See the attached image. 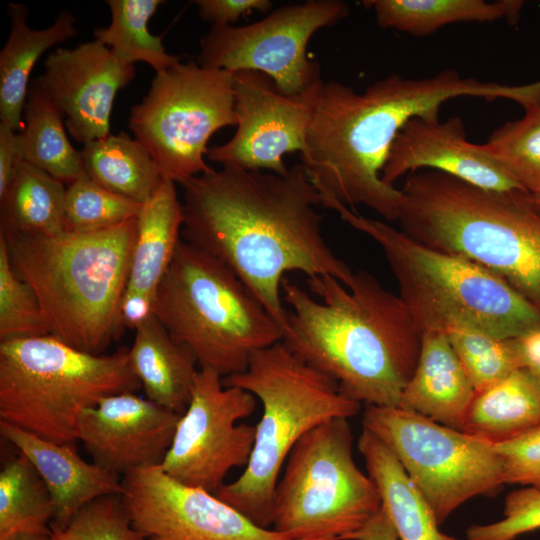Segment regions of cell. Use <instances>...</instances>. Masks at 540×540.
<instances>
[{"label":"cell","mask_w":540,"mask_h":540,"mask_svg":"<svg viewBox=\"0 0 540 540\" xmlns=\"http://www.w3.org/2000/svg\"><path fill=\"white\" fill-rule=\"evenodd\" d=\"M183 240L228 266L282 330L289 312L284 275H330L347 285L353 271L327 244L319 194L302 164L284 174L222 166L182 184Z\"/></svg>","instance_id":"6da1fadb"},{"label":"cell","mask_w":540,"mask_h":540,"mask_svg":"<svg viewBox=\"0 0 540 540\" xmlns=\"http://www.w3.org/2000/svg\"><path fill=\"white\" fill-rule=\"evenodd\" d=\"M464 96L504 98L527 108L540 98V89L536 83L463 78L454 69L424 79L390 74L361 93L338 81L323 82L301 152L321 205L353 212L364 205L397 221L401 190L381 177L395 137L410 119L439 118L442 104Z\"/></svg>","instance_id":"7a4b0ae2"},{"label":"cell","mask_w":540,"mask_h":540,"mask_svg":"<svg viewBox=\"0 0 540 540\" xmlns=\"http://www.w3.org/2000/svg\"><path fill=\"white\" fill-rule=\"evenodd\" d=\"M313 298L283 280L291 308L281 342L333 379L350 399L396 407L417 366L422 331L399 297L365 270L345 285L330 275L308 279Z\"/></svg>","instance_id":"3957f363"},{"label":"cell","mask_w":540,"mask_h":540,"mask_svg":"<svg viewBox=\"0 0 540 540\" xmlns=\"http://www.w3.org/2000/svg\"><path fill=\"white\" fill-rule=\"evenodd\" d=\"M400 190L405 234L480 265L540 312V214L528 192L484 190L430 169L409 174Z\"/></svg>","instance_id":"277c9868"},{"label":"cell","mask_w":540,"mask_h":540,"mask_svg":"<svg viewBox=\"0 0 540 540\" xmlns=\"http://www.w3.org/2000/svg\"><path fill=\"white\" fill-rule=\"evenodd\" d=\"M136 218L94 232L0 234L16 275L37 296L50 334L79 350L101 354L123 328Z\"/></svg>","instance_id":"5b68a950"},{"label":"cell","mask_w":540,"mask_h":540,"mask_svg":"<svg viewBox=\"0 0 540 540\" xmlns=\"http://www.w3.org/2000/svg\"><path fill=\"white\" fill-rule=\"evenodd\" d=\"M222 382L252 393L263 411L248 464L215 495L256 525L271 528L275 487L295 444L327 420L355 416L361 403L345 396L333 379L281 341L255 352L245 371Z\"/></svg>","instance_id":"8992f818"},{"label":"cell","mask_w":540,"mask_h":540,"mask_svg":"<svg viewBox=\"0 0 540 540\" xmlns=\"http://www.w3.org/2000/svg\"><path fill=\"white\" fill-rule=\"evenodd\" d=\"M336 212L382 249L399 297L422 332L468 327L507 339L540 330V312L480 265L430 248L385 221L342 206Z\"/></svg>","instance_id":"52a82bcc"},{"label":"cell","mask_w":540,"mask_h":540,"mask_svg":"<svg viewBox=\"0 0 540 540\" xmlns=\"http://www.w3.org/2000/svg\"><path fill=\"white\" fill-rule=\"evenodd\" d=\"M154 316L222 377L245 371L251 356L282 340L264 305L223 262L181 240L154 299Z\"/></svg>","instance_id":"ba28073f"},{"label":"cell","mask_w":540,"mask_h":540,"mask_svg":"<svg viewBox=\"0 0 540 540\" xmlns=\"http://www.w3.org/2000/svg\"><path fill=\"white\" fill-rule=\"evenodd\" d=\"M139 388L126 348L92 354L52 335L0 341V421L43 439L74 444L83 410Z\"/></svg>","instance_id":"9c48e42d"},{"label":"cell","mask_w":540,"mask_h":540,"mask_svg":"<svg viewBox=\"0 0 540 540\" xmlns=\"http://www.w3.org/2000/svg\"><path fill=\"white\" fill-rule=\"evenodd\" d=\"M348 419L327 420L295 444L276 484L271 529L292 540H349L381 509L353 458Z\"/></svg>","instance_id":"30bf717a"},{"label":"cell","mask_w":540,"mask_h":540,"mask_svg":"<svg viewBox=\"0 0 540 540\" xmlns=\"http://www.w3.org/2000/svg\"><path fill=\"white\" fill-rule=\"evenodd\" d=\"M233 72L190 60L156 73L147 94L130 108L128 125L162 175L175 183L212 167L204 160L210 137L236 126Z\"/></svg>","instance_id":"8fae6325"},{"label":"cell","mask_w":540,"mask_h":540,"mask_svg":"<svg viewBox=\"0 0 540 540\" xmlns=\"http://www.w3.org/2000/svg\"><path fill=\"white\" fill-rule=\"evenodd\" d=\"M363 428L395 455L442 524L469 499L505 484L494 444L401 407L366 405Z\"/></svg>","instance_id":"7c38bea8"},{"label":"cell","mask_w":540,"mask_h":540,"mask_svg":"<svg viewBox=\"0 0 540 540\" xmlns=\"http://www.w3.org/2000/svg\"><path fill=\"white\" fill-rule=\"evenodd\" d=\"M350 12L341 0H307L282 6L244 26H211L196 62L206 68L252 70L270 77L280 91L296 95L320 80L318 62L307 55L312 36Z\"/></svg>","instance_id":"4fadbf2b"},{"label":"cell","mask_w":540,"mask_h":540,"mask_svg":"<svg viewBox=\"0 0 540 540\" xmlns=\"http://www.w3.org/2000/svg\"><path fill=\"white\" fill-rule=\"evenodd\" d=\"M211 368H199L185 412L161 468L191 487L211 493L229 471L246 466L255 442V425L237 424L256 408V397L236 386H224Z\"/></svg>","instance_id":"5bb4252c"},{"label":"cell","mask_w":540,"mask_h":540,"mask_svg":"<svg viewBox=\"0 0 540 540\" xmlns=\"http://www.w3.org/2000/svg\"><path fill=\"white\" fill-rule=\"evenodd\" d=\"M120 497L145 540H292L256 525L214 493L179 482L160 465L124 475Z\"/></svg>","instance_id":"9a60e30c"},{"label":"cell","mask_w":540,"mask_h":540,"mask_svg":"<svg viewBox=\"0 0 540 540\" xmlns=\"http://www.w3.org/2000/svg\"><path fill=\"white\" fill-rule=\"evenodd\" d=\"M322 85L320 79L287 95L263 73L233 72L237 128L229 141L210 147L207 158L222 166L286 173L283 157L303 151Z\"/></svg>","instance_id":"2e32d148"},{"label":"cell","mask_w":540,"mask_h":540,"mask_svg":"<svg viewBox=\"0 0 540 540\" xmlns=\"http://www.w3.org/2000/svg\"><path fill=\"white\" fill-rule=\"evenodd\" d=\"M135 72L134 64L95 39L74 48H56L33 82L63 114L71 137L84 145L110 135L114 100Z\"/></svg>","instance_id":"e0dca14e"},{"label":"cell","mask_w":540,"mask_h":540,"mask_svg":"<svg viewBox=\"0 0 540 540\" xmlns=\"http://www.w3.org/2000/svg\"><path fill=\"white\" fill-rule=\"evenodd\" d=\"M180 416L135 392L113 394L81 412L77 440L94 463L123 477L161 465Z\"/></svg>","instance_id":"ac0fdd59"},{"label":"cell","mask_w":540,"mask_h":540,"mask_svg":"<svg viewBox=\"0 0 540 540\" xmlns=\"http://www.w3.org/2000/svg\"><path fill=\"white\" fill-rule=\"evenodd\" d=\"M430 169L484 190L527 192L486 150L468 141L462 119L415 117L399 131L381 177L388 184L405 174ZM529 193V192H528Z\"/></svg>","instance_id":"d6986e66"},{"label":"cell","mask_w":540,"mask_h":540,"mask_svg":"<svg viewBox=\"0 0 540 540\" xmlns=\"http://www.w3.org/2000/svg\"><path fill=\"white\" fill-rule=\"evenodd\" d=\"M0 433L29 459L44 481L55 506L51 523L64 526L90 502L121 494L120 476L83 460L74 444L43 439L3 421Z\"/></svg>","instance_id":"ffe728a7"},{"label":"cell","mask_w":540,"mask_h":540,"mask_svg":"<svg viewBox=\"0 0 540 540\" xmlns=\"http://www.w3.org/2000/svg\"><path fill=\"white\" fill-rule=\"evenodd\" d=\"M476 391L443 331H424L415 371L398 407L463 431Z\"/></svg>","instance_id":"44dd1931"},{"label":"cell","mask_w":540,"mask_h":540,"mask_svg":"<svg viewBox=\"0 0 540 540\" xmlns=\"http://www.w3.org/2000/svg\"><path fill=\"white\" fill-rule=\"evenodd\" d=\"M8 38L0 52V122L13 129L20 127L29 90V78L38 59L50 48L75 37L76 18L62 11L54 22L43 29L27 23L28 8L22 3H9Z\"/></svg>","instance_id":"7402d4cb"},{"label":"cell","mask_w":540,"mask_h":540,"mask_svg":"<svg viewBox=\"0 0 540 540\" xmlns=\"http://www.w3.org/2000/svg\"><path fill=\"white\" fill-rule=\"evenodd\" d=\"M129 358L146 398L182 415L199 370L194 353L153 316L135 330Z\"/></svg>","instance_id":"603a6c76"},{"label":"cell","mask_w":540,"mask_h":540,"mask_svg":"<svg viewBox=\"0 0 540 540\" xmlns=\"http://www.w3.org/2000/svg\"><path fill=\"white\" fill-rule=\"evenodd\" d=\"M175 182L163 178L136 217L127 289L155 296L174 257L184 213Z\"/></svg>","instance_id":"cb8c5ba5"},{"label":"cell","mask_w":540,"mask_h":540,"mask_svg":"<svg viewBox=\"0 0 540 540\" xmlns=\"http://www.w3.org/2000/svg\"><path fill=\"white\" fill-rule=\"evenodd\" d=\"M358 450L399 540H459L440 531L431 506L392 451L376 435L363 428Z\"/></svg>","instance_id":"d4e9b609"},{"label":"cell","mask_w":540,"mask_h":540,"mask_svg":"<svg viewBox=\"0 0 540 540\" xmlns=\"http://www.w3.org/2000/svg\"><path fill=\"white\" fill-rule=\"evenodd\" d=\"M540 425V383L527 367L477 393L463 431L492 443L513 439Z\"/></svg>","instance_id":"484cf974"},{"label":"cell","mask_w":540,"mask_h":540,"mask_svg":"<svg viewBox=\"0 0 540 540\" xmlns=\"http://www.w3.org/2000/svg\"><path fill=\"white\" fill-rule=\"evenodd\" d=\"M523 1L500 0H369L377 24L422 37L446 25L461 22H494L505 19L515 25L520 19Z\"/></svg>","instance_id":"4316f807"},{"label":"cell","mask_w":540,"mask_h":540,"mask_svg":"<svg viewBox=\"0 0 540 540\" xmlns=\"http://www.w3.org/2000/svg\"><path fill=\"white\" fill-rule=\"evenodd\" d=\"M86 174L137 203H144L164 176L145 147L125 132L88 142L80 150Z\"/></svg>","instance_id":"83f0119b"},{"label":"cell","mask_w":540,"mask_h":540,"mask_svg":"<svg viewBox=\"0 0 540 540\" xmlns=\"http://www.w3.org/2000/svg\"><path fill=\"white\" fill-rule=\"evenodd\" d=\"M66 187L24 161L0 196V234L52 235L64 231Z\"/></svg>","instance_id":"f1b7e54d"},{"label":"cell","mask_w":540,"mask_h":540,"mask_svg":"<svg viewBox=\"0 0 540 540\" xmlns=\"http://www.w3.org/2000/svg\"><path fill=\"white\" fill-rule=\"evenodd\" d=\"M24 121L26 162L66 185L86 174L80 151L68 139L63 114L34 82L29 86Z\"/></svg>","instance_id":"f546056e"},{"label":"cell","mask_w":540,"mask_h":540,"mask_svg":"<svg viewBox=\"0 0 540 540\" xmlns=\"http://www.w3.org/2000/svg\"><path fill=\"white\" fill-rule=\"evenodd\" d=\"M53 499L41 476L19 453L0 471V540L19 535H49Z\"/></svg>","instance_id":"4dcf8cb0"},{"label":"cell","mask_w":540,"mask_h":540,"mask_svg":"<svg viewBox=\"0 0 540 540\" xmlns=\"http://www.w3.org/2000/svg\"><path fill=\"white\" fill-rule=\"evenodd\" d=\"M164 3L162 0H108L111 21L107 27L93 30L95 39L121 60L130 64L144 62L156 73L178 65L181 57L169 54L162 36L152 34L148 28L151 17Z\"/></svg>","instance_id":"1f68e13d"},{"label":"cell","mask_w":540,"mask_h":540,"mask_svg":"<svg viewBox=\"0 0 540 540\" xmlns=\"http://www.w3.org/2000/svg\"><path fill=\"white\" fill-rule=\"evenodd\" d=\"M476 394L525 367L519 338L501 339L468 327L445 331Z\"/></svg>","instance_id":"d6a6232c"},{"label":"cell","mask_w":540,"mask_h":540,"mask_svg":"<svg viewBox=\"0 0 540 540\" xmlns=\"http://www.w3.org/2000/svg\"><path fill=\"white\" fill-rule=\"evenodd\" d=\"M484 146L527 192L540 193V103L497 128Z\"/></svg>","instance_id":"836d02e7"},{"label":"cell","mask_w":540,"mask_h":540,"mask_svg":"<svg viewBox=\"0 0 540 540\" xmlns=\"http://www.w3.org/2000/svg\"><path fill=\"white\" fill-rule=\"evenodd\" d=\"M140 203L104 188L87 174L66 187L64 231L94 232L137 217Z\"/></svg>","instance_id":"e575fe53"},{"label":"cell","mask_w":540,"mask_h":540,"mask_svg":"<svg viewBox=\"0 0 540 540\" xmlns=\"http://www.w3.org/2000/svg\"><path fill=\"white\" fill-rule=\"evenodd\" d=\"M50 329L32 288L13 271L0 237V341L47 336Z\"/></svg>","instance_id":"d590c367"},{"label":"cell","mask_w":540,"mask_h":540,"mask_svg":"<svg viewBox=\"0 0 540 540\" xmlns=\"http://www.w3.org/2000/svg\"><path fill=\"white\" fill-rule=\"evenodd\" d=\"M50 540H145L135 530L120 495L100 497L84 506L64 526L50 523Z\"/></svg>","instance_id":"8d00e7d4"},{"label":"cell","mask_w":540,"mask_h":540,"mask_svg":"<svg viewBox=\"0 0 540 540\" xmlns=\"http://www.w3.org/2000/svg\"><path fill=\"white\" fill-rule=\"evenodd\" d=\"M540 529V489L523 487L511 491L504 501L503 518L489 524H474L467 540H515Z\"/></svg>","instance_id":"74e56055"},{"label":"cell","mask_w":540,"mask_h":540,"mask_svg":"<svg viewBox=\"0 0 540 540\" xmlns=\"http://www.w3.org/2000/svg\"><path fill=\"white\" fill-rule=\"evenodd\" d=\"M493 444L503 463L505 484L540 489V425Z\"/></svg>","instance_id":"f35d334b"},{"label":"cell","mask_w":540,"mask_h":540,"mask_svg":"<svg viewBox=\"0 0 540 540\" xmlns=\"http://www.w3.org/2000/svg\"><path fill=\"white\" fill-rule=\"evenodd\" d=\"M200 17L211 26H230L241 16L253 11L268 13L272 8L269 0H197Z\"/></svg>","instance_id":"ab89813d"},{"label":"cell","mask_w":540,"mask_h":540,"mask_svg":"<svg viewBox=\"0 0 540 540\" xmlns=\"http://www.w3.org/2000/svg\"><path fill=\"white\" fill-rule=\"evenodd\" d=\"M25 161L21 132L0 122V196L3 195L20 165Z\"/></svg>","instance_id":"60d3db41"},{"label":"cell","mask_w":540,"mask_h":540,"mask_svg":"<svg viewBox=\"0 0 540 540\" xmlns=\"http://www.w3.org/2000/svg\"><path fill=\"white\" fill-rule=\"evenodd\" d=\"M155 296L125 289L120 303V320L123 327L137 329L154 316Z\"/></svg>","instance_id":"b9f144b4"},{"label":"cell","mask_w":540,"mask_h":540,"mask_svg":"<svg viewBox=\"0 0 540 540\" xmlns=\"http://www.w3.org/2000/svg\"><path fill=\"white\" fill-rule=\"evenodd\" d=\"M349 540H399L393 523L382 507L379 512Z\"/></svg>","instance_id":"7bdbcfd3"},{"label":"cell","mask_w":540,"mask_h":540,"mask_svg":"<svg viewBox=\"0 0 540 540\" xmlns=\"http://www.w3.org/2000/svg\"><path fill=\"white\" fill-rule=\"evenodd\" d=\"M525 367L540 383V330L533 331L519 338Z\"/></svg>","instance_id":"ee69618b"},{"label":"cell","mask_w":540,"mask_h":540,"mask_svg":"<svg viewBox=\"0 0 540 540\" xmlns=\"http://www.w3.org/2000/svg\"><path fill=\"white\" fill-rule=\"evenodd\" d=\"M10 540H50V539H49V535L25 534V535L16 536Z\"/></svg>","instance_id":"f6af8a7d"},{"label":"cell","mask_w":540,"mask_h":540,"mask_svg":"<svg viewBox=\"0 0 540 540\" xmlns=\"http://www.w3.org/2000/svg\"><path fill=\"white\" fill-rule=\"evenodd\" d=\"M529 200L534 207V209L540 214V193L539 194H530Z\"/></svg>","instance_id":"bcb514c9"}]
</instances>
